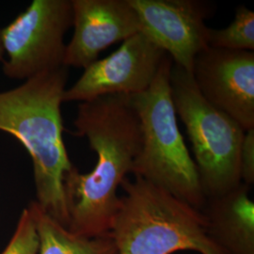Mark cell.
I'll return each mask as SVG.
<instances>
[{"mask_svg":"<svg viewBox=\"0 0 254 254\" xmlns=\"http://www.w3.org/2000/svg\"><path fill=\"white\" fill-rule=\"evenodd\" d=\"M68 68L46 71L0 92V131L14 136L33 164L38 205L68 229L64 179L73 166L64 140L62 104Z\"/></svg>","mask_w":254,"mask_h":254,"instance_id":"7a4b0ae2","label":"cell"},{"mask_svg":"<svg viewBox=\"0 0 254 254\" xmlns=\"http://www.w3.org/2000/svg\"><path fill=\"white\" fill-rule=\"evenodd\" d=\"M141 32L161 48L173 64L192 73L195 58L208 47L205 21L214 12L204 0H128Z\"/></svg>","mask_w":254,"mask_h":254,"instance_id":"ba28073f","label":"cell"},{"mask_svg":"<svg viewBox=\"0 0 254 254\" xmlns=\"http://www.w3.org/2000/svg\"><path fill=\"white\" fill-rule=\"evenodd\" d=\"M39 236L32 211L29 206L23 210L15 232L1 254H38Z\"/></svg>","mask_w":254,"mask_h":254,"instance_id":"5bb4252c","label":"cell"},{"mask_svg":"<svg viewBox=\"0 0 254 254\" xmlns=\"http://www.w3.org/2000/svg\"><path fill=\"white\" fill-rule=\"evenodd\" d=\"M244 183L218 197L209 198L200 210L208 236L223 254H254V202Z\"/></svg>","mask_w":254,"mask_h":254,"instance_id":"8fae6325","label":"cell"},{"mask_svg":"<svg viewBox=\"0 0 254 254\" xmlns=\"http://www.w3.org/2000/svg\"><path fill=\"white\" fill-rule=\"evenodd\" d=\"M72 27V0H33L9 25L0 28L7 54L4 74L26 81L64 66V38Z\"/></svg>","mask_w":254,"mask_h":254,"instance_id":"8992f818","label":"cell"},{"mask_svg":"<svg viewBox=\"0 0 254 254\" xmlns=\"http://www.w3.org/2000/svg\"><path fill=\"white\" fill-rule=\"evenodd\" d=\"M208 46L228 50L254 51V12L239 5L236 15L228 27L209 28Z\"/></svg>","mask_w":254,"mask_h":254,"instance_id":"4fadbf2b","label":"cell"},{"mask_svg":"<svg viewBox=\"0 0 254 254\" xmlns=\"http://www.w3.org/2000/svg\"><path fill=\"white\" fill-rule=\"evenodd\" d=\"M4 50H3V47H2V43H1V37H0V63L3 62V59H4Z\"/></svg>","mask_w":254,"mask_h":254,"instance_id":"2e32d148","label":"cell"},{"mask_svg":"<svg viewBox=\"0 0 254 254\" xmlns=\"http://www.w3.org/2000/svg\"><path fill=\"white\" fill-rule=\"evenodd\" d=\"M171 88L176 114L190 138L205 199L241 184L239 150L244 129L200 94L192 74L173 64Z\"/></svg>","mask_w":254,"mask_h":254,"instance_id":"5b68a950","label":"cell"},{"mask_svg":"<svg viewBox=\"0 0 254 254\" xmlns=\"http://www.w3.org/2000/svg\"><path fill=\"white\" fill-rule=\"evenodd\" d=\"M192 77L205 100L247 131L254 128V51L206 47Z\"/></svg>","mask_w":254,"mask_h":254,"instance_id":"9c48e42d","label":"cell"},{"mask_svg":"<svg viewBox=\"0 0 254 254\" xmlns=\"http://www.w3.org/2000/svg\"><path fill=\"white\" fill-rule=\"evenodd\" d=\"M167 54L141 31L123 42L116 51L84 69L64 91V102H87L106 95L139 94L154 82Z\"/></svg>","mask_w":254,"mask_h":254,"instance_id":"52a82bcc","label":"cell"},{"mask_svg":"<svg viewBox=\"0 0 254 254\" xmlns=\"http://www.w3.org/2000/svg\"><path fill=\"white\" fill-rule=\"evenodd\" d=\"M173 64L167 55L149 89L131 96L141 132V146L132 173L201 210L206 199L173 105Z\"/></svg>","mask_w":254,"mask_h":254,"instance_id":"277c9868","label":"cell"},{"mask_svg":"<svg viewBox=\"0 0 254 254\" xmlns=\"http://www.w3.org/2000/svg\"><path fill=\"white\" fill-rule=\"evenodd\" d=\"M73 37L66 45L65 67L86 69L109 46L140 32L128 0H72Z\"/></svg>","mask_w":254,"mask_h":254,"instance_id":"30bf717a","label":"cell"},{"mask_svg":"<svg viewBox=\"0 0 254 254\" xmlns=\"http://www.w3.org/2000/svg\"><path fill=\"white\" fill-rule=\"evenodd\" d=\"M121 187L125 194L109 231L118 254H223L209 237L199 209L137 176Z\"/></svg>","mask_w":254,"mask_h":254,"instance_id":"3957f363","label":"cell"},{"mask_svg":"<svg viewBox=\"0 0 254 254\" xmlns=\"http://www.w3.org/2000/svg\"><path fill=\"white\" fill-rule=\"evenodd\" d=\"M239 172L241 182L253 186L254 183V128L245 131L239 150Z\"/></svg>","mask_w":254,"mask_h":254,"instance_id":"9a60e30c","label":"cell"},{"mask_svg":"<svg viewBox=\"0 0 254 254\" xmlns=\"http://www.w3.org/2000/svg\"><path fill=\"white\" fill-rule=\"evenodd\" d=\"M75 134L85 136L97 161L91 173L73 167L64 179L68 230L83 236L109 233L120 202L119 188L133 173L141 146L139 120L131 96L106 95L78 104Z\"/></svg>","mask_w":254,"mask_h":254,"instance_id":"6da1fadb","label":"cell"},{"mask_svg":"<svg viewBox=\"0 0 254 254\" xmlns=\"http://www.w3.org/2000/svg\"><path fill=\"white\" fill-rule=\"evenodd\" d=\"M28 206L39 236L38 254H118L110 233L94 237L79 236L51 218L35 200Z\"/></svg>","mask_w":254,"mask_h":254,"instance_id":"7c38bea8","label":"cell"}]
</instances>
